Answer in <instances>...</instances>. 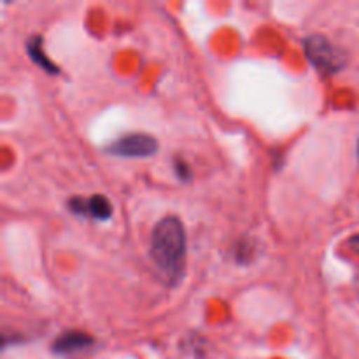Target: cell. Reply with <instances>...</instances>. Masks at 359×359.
Returning a JSON list of instances; mask_svg holds the SVG:
<instances>
[{
  "mask_svg": "<svg viewBox=\"0 0 359 359\" xmlns=\"http://www.w3.org/2000/svg\"><path fill=\"white\" fill-rule=\"evenodd\" d=\"M105 151L119 158H149L158 153V140L147 133H128L114 140Z\"/></svg>",
  "mask_w": 359,
  "mask_h": 359,
  "instance_id": "obj_3",
  "label": "cell"
},
{
  "mask_svg": "<svg viewBox=\"0 0 359 359\" xmlns=\"http://www.w3.org/2000/svg\"><path fill=\"white\" fill-rule=\"evenodd\" d=\"M358 153H359V146H358Z\"/></svg>",
  "mask_w": 359,
  "mask_h": 359,
  "instance_id": "obj_9",
  "label": "cell"
},
{
  "mask_svg": "<svg viewBox=\"0 0 359 359\" xmlns=\"http://www.w3.org/2000/svg\"><path fill=\"white\" fill-rule=\"evenodd\" d=\"M304 48L309 62L325 76L339 72L347 65V53L333 44L326 35H311L305 39Z\"/></svg>",
  "mask_w": 359,
  "mask_h": 359,
  "instance_id": "obj_2",
  "label": "cell"
},
{
  "mask_svg": "<svg viewBox=\"0 0 359 359\" xmlns=\"http://www.w3.org/2000/svg\"><path fill=\"white\" fill-rule=\"evenodd\" d=\"M351 244H353V248L359 252V235H358V237L353 238V242H351Z\"/></svg>",
  "mask_w": 359,
  "mask_h": 359,
  "instance_id": "obj_8",
  "label": "cell"
},
{
  "mask_svg": "<svg viewBox=\"0 0 359 359\" xmlns=\"http://www.w3.org/2000/svg\"><path fill=\"white\" fill-rule=\"evenodd\" d=\"M174 170H175V174H177V177L181 179L182 182H188V181H191V170H189V167H188V163H186L184 160H181V158H175L174 160Z\"/></svg>",
  "mask_w": 359,
  "mask_h": 359,
  "instance_id": "obj_7",
  "label": "cell"
},
{
  "mask_svg": "<svg viewBox=\"0 0 359 359\" xmlns=\"http://www.w3.org/2000/svg\"><path fill=\"white\" fill-rule=\"evenodd\" d=\"M95 346L93 337L88 335L84 332H67L60 335L58 339L53 342L51 351L58 356H72V354H79L88 351L90 347Z\"/></svg>",
  "mask_w": 359,
  "mask_h": 359,
  "instance_id": "obj_5",
  "label": "cell"
},
{
  "mask_svg": "<svg viewBox=\"0 0 359 359\" xmlns=\"http://www.w3.org/2000/svg\"><path fill=\"white\" fill-rule=\"evenodd\" d=\"M42 37H30L27 41V51H28V56L32 58V62L35 63V65L41 67L44 72L48 74H60V67L55 65V63L51 62V60L48 58V55H46L44 51V44H42Z\"/></svg>",
  "mask_w": 359,
  "mask_h": 359,
  "instance_id": "obj_6",
  "label": "cell"
},
{
  "mask_svg": "<svg viewBox=\"0 0 359 359\" xmlns=\"http://www.w3.org/2000/svg\"><path fill=\"white\" fill-rule=\"evenodd\" d=\"M186 251L184 224L175 216L163 217L151 235V258L172 284L184 277Z\"/></svg>",
  "mask_w": 359,
  "mask_h": 359,
  "instance_id": "obj_1",
  "label": "cell"
},
{
  "mask_svg": "<svg viewBox=\"0 0 359 359\" xmlns=\"http://www.w3.org/2000/svg\"><path fill=\"white\" fill-rule=\"evenodd\" d=\"M67 207L72 214L79 217H91L97 221H107L112 216V205L104 195H93L91 198L74 196L67 202Z\"/></svg>",
  "mask_w": 359,
  "mask_h": 359,
  "instance_id": "obj_4",
  "label": "cell"
}]
</instances>
